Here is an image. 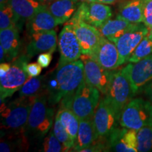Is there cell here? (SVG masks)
Wrapping results in <instances>:
<instances>
[{
	"instance_id": "36",
	"label": "cell",
	"mask_w": 152,
	"mask_h": 152,
	"mask_svg": "<svg viewBox=\"0 0 152 152\" xmlns=\"http://www.w3.org/2000/svg\"><path fill=\"white\" fill-rule=\"evenodd\" d=\"M143 92L149 100L152 103V80L144 87Z\"/></svg>"
},
{
	"instance_id": "29",
	"label": "cell",
	"mask_w": 152,
	"mask_h": 152,
	"mask_svg": "<svg viewBox=\"0 0 152 152\" xmlns=\"http://www.w3.org/2000/svg\"><path fill=\"white\" fill-rule=\"evenodd\" d=\"M14 27L19 29L18 20L16 14L9 4L1 6L0 9V30Z\"/></svg>"
},
{
	"instance_id": "25",
	"label": "cell",
	"mask_w": 152,
	"mask_h": 152,
	"mask_svg": "<svg viewBox=\"0 0 152 152\" xmlns=\"http://www.w3.org/2000/svg\"><path fill=\"white\" fill-rule=\"evenodd\" d=\"M47 78L45 75L30 77L18 90L19 97L35 98L46 93Z\"/></svg>"
},
{
	"instance_id": "3",
	"label": "cell",
	"mask_w": 152,
	"mask_h": 152,
	"mask_svg": "<svg viewBox=\"0 0 152 152\" xmlns=\"http://www.w3.org/2000/svg\"><path fill=\"white\" fill-rule=\"evenodd\" d=\"M54 109L49 103L46 93L37 96L30 110L26 134L35 138H42L49 132L54 123Z\"/></svg>"
},
{
	"instance_id": "35",
	"label": "cell",
	"mask_w": 152,
	"mask_h": 152,
	"mask_svg": "<svg viewBox=\"0 0 152 152\" xmlns=\"http://www.w3.org/2000/svg\"><path fill=\"white\" fill-rule=\"evenodd\" d=\"M52 60V52H45L39 54L37 62L42 68H47Z\"/></svg>"
},
{
	"instance_id": "22",
	"label": "cell",
	"mask_w": 152,
	"mask_h": 152,
	"mask_svg": "<svg viewBox=\"0 0 152 152\" xmlns=\"http://www.w3.org/2000/svg\"><path fill=\"white\" fill-rule=\"evenodd\" d=\"M98 138L93 118L80 120L78 132L72 151H81L91 145Z\"/></svg>"
},
{
	"instance_id": "27",
	"label": "cell",
	"mask_w": 152,
	"mask_h": 152,
	"mask_svg": "<svg viewBox=\"0 0 152 152\" xmlns=\"http://www.w3.org/2000/svg\"><path fill=\"white\" fill-rule=\"evenodd\" d=\"M56 115L59 118L62 125L75 142L79 128L80 119L78 117L71 109L62 105L60 106Z\"/></svg>"
},
{
	"instance_id": "5",
	"label": "cell",
	"mask_w": 152,
	"mask_h": 152,
	"mask_svg": "<svg viewBox=\"0 0 152 152\" xmlns=\"http://www.w3.org/2000/svg\"><path fill=\"white\" fill-rule=\"evenodd\" d=\"M120 125L135 130L152 125L151 102L142 98L132 99L121 112Z\"/></svg>"
},
{
	"instance_id": "26",
	"label": "cell",
	"mask_w": 152,
	"mask_h": 152,
	"mask_svg": "<svg viewBox=\"0 0 152 152\" xmlns=\"http://www.w3.org/2000/svg\"><path fill=\"white\" fill-rule=\"evenodd\" d=\"M28 137L26 132L7 134L1 135L0 143V151L9 152L13 151H21L28 149Z\"/></svg>"
},
{
	"instance_id": "9",
	"label": "cell",
	"mask_w": 152,
	"mask_h": 152,
	"mask_svg": "<svg viewBox=\"0 0 152 152\" xmlns=\"http://www.w3.org/2000/svg\"><path fill=\"white\" fill-rule=\"evenodd\" d=\"M128 77L134 95L143 91L152 80V54L137 63H130L122 68Z\"/></svg>"
},
{
	"instance_id": "2",
	"label": "cell",
	"mask_w": 152,
	"mask_h": 152,
	"mask_svg": "<svg viewBox=\"0 0 152 152\" xmlns=\"http://www.w3.org/2000/svg\"><path fill=\"white\" fill-rule=\"evenodd\" d=\"M35 98L19 97L1 101V135L26 132L28 117Z\"/></svg>"
},
{
	"instance_id": "11",
	"label": "cell",
	"mask_w": 152,
	"mask_h": 152,
	"mask_svg": "<svg viewBox=\"0 0 152 152\" xmlns=\"http://www.w3.org/2000/svg\"><path fill=\"white\" fill-rule=\"evenodd\" d=\"M66 23L73 26L80 45L82 54L92 57L102 37L99 30L80 19L71 18Z\"/></svg>"
},
{
	"instance_id": "1",
	"label": "cell",
	"mask_w": 152,
	"mask_h": 152,
	"mask_svg": "<svg viewBox=\"0 0 152 152\" xmlns=\"http://www.w3.org/2000/svg\"><path fill=\"white\" fill-rule=\"evenodd\" d=\"M84 80V64L82 60L57 66L47 80L46 94L50 105L69 99Z\"/></svg>"
},
{
	"instance_id": "40",
	"label": "cell",
	"mask_w": 152,
	"mask_h": 152,
	"mask_svg": "<svg viewBox=\"0 0 152 152\" xmlns=\"http://www.w3.org/2000/svg\"><path fill=\"white\" fill-rule=\"evenodd\" d=\"M37 1H40V2L45 3V4H49V3H50L51 1H52L53 0H37Z\"/></svg>"
},
{
	"instance_id": "24",
	"label": "cell",
	"mask_w": 152,
	"mask_h": 152,
	"mask_svg": "<svg viewBox=\"0 0 152 152\" xmlns=\"http://www.w3.org/2000/svg\"><path fill=\"white\" fill-rule=\"evenodd\" d=\"M132 24L117 16L114 19L110 18L98 30L103 37L115 42L125 32L128 31Z\"/></svg>"
},
{
	"instance_id": "32",
	"label": "cell",
	"mask_w": 152,
	"mask_h": 152,
	"mask_svg": "<svg viewBox=\"0 0 152 152\" xmlns=\"http://www.w3.org/2000/svg\"><path fill=\"white\" fill-rule=\"evenodd\" d=\"M40 151L45 152H64L68 151V150L61 143L55 136L53 130H52L49 132V134L44 139Z\"/></svg>"
},
{
	"instance_id": "7",
	"label": "cell",
	"mask_w": 152,
	"mask_h": 152,
	"mask_svg": "<svg viewBox=\"0 0 152 152\" xmlns=\"http://www.w3.org/2000/svg\"><path fill=\"white\" fill-rule=\"evenodd\" d=\"M134 96L128 77L122 69L112 71L109 88L105 96L121 115L123 108Z\"/></svg>"
},
{
	"instance_id": "21",
	"label": "cell",
	"mask_w": 152,
	"mask_h": 152,
	"mask_svg": "<svg viewBox=\"0 0 152 152\" xmlns=\"http://www.w3.org/2000/svg\"><path fill=\"white\" fill-rule=\"evenodd\" d=\"M80 3V0H53L48 4V9L61 25L72 18Z\"/></svg>"
},
{
	"instance_id": "41",
	"label": "cell",
	"mask_w": 152,
	"mask_h": 152,
	"mask_svg": "<svg viewBox=\"0 0 152 152\" xmlns=\"http://www.w3.org/2000/svg\"><path fill=\"white\" fill-rule=\"evenodd\" d=\"M148 36H149L150 39L152 40V28H150L149 29V34H148Z\"/></svg>"
},
{
	"instance_id": "18",
	"label": "cell",
	"mask_w": 152,
	"mask_h": 152,
	"mask_svg": "<svg viewBox=\"0 0 152 152\" xmlns=\"http://www.w3.org/2000/svg\"><path fill=\"white\" fill-rule=\"evenodd\" d=\"M58 23L49 10L48 7L38 11L26 22V28L28 35L47 32L54 30Z\"/></svg>"
},
{
	"instance_id": "19",
	"label": "cell",
	"mask_w": 152,
	"mask_h": 152,
	"mask_svg": "<svg viewBox=\"0 0 152 152\" xmlns=\"http://www.w3.org/2000/svg\"><path fill=\"white\" fill-rule=\"evenodd\" d=\"M8 4L18 18L19 30L21 29L25 22H27L38 11L48 7V4L37 0H9Z\"/></svg>"
},
{
	"instance_id": "23",
	"label": "cell",
	"mask_w": 152,
	"mask_h": 152,
	"mask_svg": "<svg viewBox=\"0 0 152 152\" xmlns=\"http://www.w3.org/2000/svg\"><path fill=\"white\" fill-rule=\"evenodd\" d=\"M117 16L132 23H143V0H127L119 5Z\"/></svg>"
},
{
	"instance_id": "14",
	"label": "cell",
	"mask_w": 152,
	"mask_h": 152,
	"mask_svg": "<svg viewBox=\"0 0 152 152\" xmlns=\"http://www.w3.org/2000/svg\"><path fill=\"white\" fill-rule=\"evenodd\" d=\"M80 58L84 64V80L98 89L101 94L106 95L112 71L104 69L94 58L87 55L82 54Z\"/></svg>"
},
{
	"instance_id": "38",
	"label": "cell",
	"mask_w": 152,
	"mask_h": 152,
	"mask_svg": "<svg viewBox=\"0 0 152 152\" xmlns=\"http://www.w3.org/2000/svg\"><path fill=\"white\" fill-rule=\"evenodd\" d=\"M121 0H88L87 1H94V2L102 3L104 4H113Z\"/></svg>"
},
{
	"instance_id": "39",
	"label": "cell",
	"mask_w": 152,
	"mask_h": 152,
	"mask_svg": "<svg viewBox=\"0 0 152 152\" xmlns=\"http://www.w3.org/2000/svg\"><path fill=\"white\" fill-rule=\"evenodd\" d=\"M8 2H9V0H0V7L7 4Z\"/></svg>"
},
{
	"instance_id": "8",
	"label": "cell",
	"mask_w": 152,
	"mask_h": 152,
	"mask_svg": "<svg viewBox=\"0 0 152 152\" xmlns=\"http://www.w3.org/2000/svg\"><path fill=\"white\" fill-rule=\"evenodd\" d=\"M120 117L121 115L106 96L102 98L93 115V122L99 137H107L118 128Z\"/></svg>"
},
{
	"instance_id": "17",
	"label": "cell",
	"mask_w": 152,
	"mask_h": 152,
	"mask_svg": "<svg viewBox=\"0 0 152 152\" xmlns=\"http://www.w3.org/2000/svg\"><path fill=\"white\" fill-rule=\"evenodd\" d=\"M99 65L108 71H113L120 66V56L115 44L102 36L92 56Z\"/></svg>"
},
{
	"instance_id": "15",
	"label": "cell",
	"mask_w": 152,
	"mask_h": 152,
	"mask_svg": "<svg viewBox=\"0 0 152 152\" xmlns=\"http://www.w3.org/2000/svg\"><path fill=\"white\" fill-rule=\"evenodd\" d=\"M29 42L26 48V54L33 58L45 52L54 53L58 45V36L55 30L34 33L28 35Z\"/></svg>"
},
{
	"instance_id": "42",
	"label": "cell",
	"mask_w": 152,
	"mask_h": 152,
	"mask_svg": "<svg viewBox=\"0 0 152 152\" xmlns=\"http://www.w3.org/2000/svg\"><path fill=\"white\" fill-rule=\"evenodd\" d=\"M88 1V0H80L81 2H83V1Z\"/></svg>"
},
{
	"instance_id": "30",
	"label": "cell",
	"mask_w": 152,
	"mask_h": 152,
	"mask_svg": "<svg viewBox=\"0 0 152 152\" xmlns=\"http://www.w3.org/2000/svg\"><path fill=\"white\" fill-rule=\"evenodd\" d=\"M52 130L54 133L55 136L56 137V138L59 140L61 143L68 151L73 149L75 142H74L73 140L69 134V133L67 132V130L64 128V125H62L59 118L57 115H56V116H55L54 127H53Z\"/></svg>"
},
{
	"instance_id": "6",
	"label": "cell",
	"mask_w": 152,
	"mask_h": 152,
	"mask_svg": "<svg viewBox=\"0 0 152 152\" xmlns=\"http://www.w3.org/2000/svg\"><path fill=\"white\" fill-rule=\"evenodd\" d=\"M29 60L27 55L22 54L11 61L8 72L0 77V100L11 97L28 79L29 75L26 72V66Z\"/></svg>"
},
{
	"instance_id": "13",
	"label": "cell",
	"mask_w": 152,
	"mask_h": 152,
	"mask_svg": "<svg viewBox=\"0 0 152 152\" xmlns=\"http://www.w3.org/2000/svg\"><path fill=\"white\" fill-rule=\"evenodd\" d=\"M111 16L112 9L107 4L94 1H83L72 18L84 20L99 29Z\"/></svg>"
},
{
	"instance_id": "34",
	"label": "cell",
	"mask_w": 152,
	"mask_h": 152,
	"mask_svg": "<svg viewBox=\"0 0 152 152\" xmlns=\"http://www.w3.org/2000/svg\"><path fill=\"white\" fill-rule=\"evenodd\" d=\"M42 67L37 62L28 64L26 66V70L30 77H37L40 75Z\"/></svg>"
},
{
	"instance_id": "4",
	"label": "cell",
	"mask_w": 152,
	"mask_h": 152,
	"mask_svg": "<svg viewBox=\"0 0 152 152\" xmlns=\"http://www.w3.org/2000/svg\"><path fill=\"white\" fill-rule=\"evenodd\" d=\"M100 94L98 89L83 80L71 97L59 104L71 109L80 120L91 118L99 103Z\"/></svg>"
},
{
	"instance_id": "33",
	"label": "cell",
	"mask_w": 152,
	"mask_h": 152,
	"mask_svg": "<svg viewBox=\"0 0 152 152\" xmlns=\"http://www.w3.org/2000/svg\"><path fill=\"white\" fill-rule=\"evenodd\" d=\"M143 23L152 28V0H143Z\"/></svg>"
},
{
	"instance_id": "37",
	"label": "cell",
	"mask_w": 152,
	"mask_h": 152,
	"mask_svg": "<svg viewBox=\"0 0 152 152\" xmlns=\"http://www.w3.org/2000/svg\"><path fill=\"white\" fill-rule=\"evenodd\" d=\"M11 64H9L8 62H3L0 64V77H3L6 75V73L8 72L10 68Z\"/></svg>"
},
{
	"instance_id": "20",
	"label": "cell",
	"mask_w": 152,
	"mask_h": 152,
	"mask_svg": "<svg viewBox=\"0 0 152 152\" xmlns=\"http://www.w3.org/2000/svg\"><path fill=\"white\" fill-rule=\"evenodd\" d=\"M0 42L7 54L6 62L14 61L19 56L21 49L18 28L14 27L0 30Z\"/></svg>"
},
{
	"instance_id": "28",
	"label": "cell",
	"mask_w": 152,
	"mask_h": 152,
	"mask_svg": "<svg viewBox=\"0 0 152 152\" xmlns=\"http://www.w3.org/2000/svg\"><path fill=\"white\" fill-rule=\"evenodd\" d=\"M137 151H152V125L145 126L137 131Z\"/></svg>"
},
{
	"instance_id": "16",
	"label": "cell",
	"mask_w": 152,
	"mask_h": 152,
	"mask_svg": "<svg viewBox=\"0 0 152 152\" xmlns=\"http://www.w3.org/2000/svg\"><path fill=\"white\" fill-rule=\"evenodd\" d=\"M137 131L126 128H117L107 137L109 151L116 152H137Z\"/></svg>"
},
{
	"instance_id": "10",
	"label": "cell",
	"mask_w": 152,
	"mask_h": 152,
	"mask_svg": "<svg viewBox=\"0 0 152 152\" xmlns=\"http://www.w3.org/2000/svg\"><path fill=\"white\" fill-rule=\"evenodd\" d=\"M149 32V28L144 23H133L128 31L114 42L118 50L120 65L128 61L132 52Z\"/></svg>"
},
{
	"instance_id": "31",
	"label": "cell",
	"mask_w": 152,
	"mask_h": 152,
	"mask_svg": "<svg viewBox=\"0 0 152 152\" xmlns=\"http://www.w3.org/2000/svg\"><path fill=\"white\" fill-rule=\"evenodd\" d=\"M152 54V40L148 35L145 36L132 52L128 61L137 63Z\"/></svg>"
},
{
	"instance_id": "12",
	"label": "cell",
	"mask_w": 152,
	"mask_h": 152,
	"mask_svg": "<svg viewBox=\"0 0 152 152\" xmlns=\"http://www.w3.org/2000/svg\"><path fill=\"white\" fill-rule=\"evenodd\" d=\"M58 47L60 58L58 66L79 60L82 51L79 41L71 24L66 23L58 37Z\"/></svg>"
}]
</instances>
